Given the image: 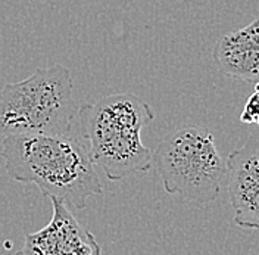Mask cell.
I'll return each instance as SVG.
<instances>
[{"instance_id": "5", "label": "cell", "mask_w": 259, "mask_h": 255, "mask_svg": "<svg viewBox=\"0 0 259 255\" xmlns=\"http://www.w3.org/2000/svg\"><path fill=\"white\" fill-rule=\"evenodd\" d=\"M53 217L41 230L25 236L16 255H100L96 238L81 226L62 201L52 198Z\"/></svg>"}, {"instance_id": "6", "label": "cell", "mask_w": 259, "mask_h": 255, "mask_svg": "<svg viewBox=\"0 0 259 255\" xmlns=\"http://www.w3.org/2000/svg\"><path fill=\"white\" fill-rule=\"evenodd\" d=\"M230 202L234 223L243 229L259 227V140L252 136L247 143L234 149L226 161Z\"/></svg>"}, {"instance_id": "7", "label": "cell", "mask_w": 259, "mask_h": 255, "mask_svg": "<svg viewBox=\"0 0 259 255\" xmlns=\"http://www.w3.org/2000/svg\"><path fill=\"white\" fill-rule=\"evenodd\" d=\"M259 21L255 18L237 31L227 32L213 49L218 68L233 79L259 83Z\"/></svg>"}, {"instance_id": "4", "label": "cell", "mask_w": 259, "mask_h": 255, "mask_svg": "<svg viewBox=\"0 0 259 255\" xmlns=\"http://www.w3.org/2000/svg\"><path fill=\"white\" fill-rule=\"evenodd\" d=\"M152 164L165 191L192 202L215 201L227 180L226 161L205 127H181L169 133L152 152Z\"/></svg>"}, {"instance_id": "8", "label": "cell", "mask_w": 259, "mask_h": 255, "mask_svg": "<svg viewBox=\"0 0 259 255\" xmlns=\"http://www.w3.org/2000/svg\"><path fill=\"white\" fill-rule=\"evenodd\" d=\"M240 121L243 124H256L259 121V95H258V84H255L253 93L247 97L246 105L243 108Z\"/></svg>"}, {"instance_id": "2", "label": "cell", "mask_w": 259, "mask_h": 255, "mask_svg": "<svg viewBox=\"0 0 259 255\" xmlns=\"http://www.w3.org/2000/svg\"><path fill=\"white\" fill-rule=\"evenodd\" d=\"M155 112L131 93H116L78 106V121L90 155L109 180H122L152 167V151L142 142V130Z\"/></svg>"}, {"instance_id": "1", "label": "cell", "mask_w": 259, "mask_h": 255, "mask_svg": "<svg viewBox=\"0 0 259 255\" xmlns=\"http://www.w3.org/2000/svg\"><path fill=\"white\" fill-rule=\"evenodd\" d=\"M2 157L12 180L35 183L45 198L66 207L82 209L90 196L103 192L80 121L64 131L6 136Z\"/></svg>"}, {"instance_id": "3", "label": "cell", "mask_w": 259, "mask_h": 255, "mask_svg": "<svg viewBox=\"0 0 259 255\" xmlns=\"http://www.w3.org/2000/svg\"><path fill=\"white\" fill-rule=\"evenodd\" d=\"M72 77L64 65L37 69L0 87V137L64 131L78 124Z\"/></svg>"}]
</instances>
